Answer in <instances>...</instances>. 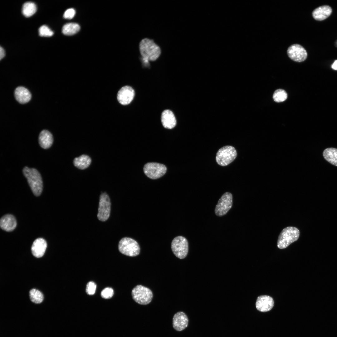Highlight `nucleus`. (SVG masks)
I'll use <instances>...</instances> for the list:
<instances>
[{
    "label": "nucleus",
    "mask_w": 337,
    "mask_h": 337,
    "mask_svg": "<svg viewBox=\"0 0 337 337\" xmlns=\"http://www.w3.org/2000/svg\"><path fill=\"white\" fill-rule=\"evenodd\" d=\"M139 48L141 55L146 62L156 60L161 53L160 47L153 40L148 38H144L140 42Z\"/></svg>",
    "instance_id": "obj_1"
},
{
    "label": "nucleus",
    "mask_w": 337,
    "mask_h": 337,
    "mask_svg": "<svg viewBox=\"0 0 337 337\" xmlns=\"http://www.w3.org/2000/svg\"><path fill=\"white\" fill-rule=\"evenodd\" d=\"M23 172L34 195L37 196L40 195L42 190L43 182L39 172L35 168L25 167L23 168Z\"/></svg>",
    "instance_id": "obj_2"
},
{
    "label": "nucleus",
    "mask_w": 337,
    "mask_h": 337,
    "mask_svg": "<svg viewBox=\"0 0 337 337\" xmlns=\"http://www.w3.org/2000/svg\"><path fill=\"white\" fill-rule=\"evenodd\" d=\"M300 233L299 230L295 227H288L284 228L278 236L277 242L278 247L280 249L286 248L298 239Z\"/></svg>",
    "instance_id": "obj_3"
},
{
    "label": "nucleus",
    "mask_w": 337,
    "mask_h": 337,
    "mask_svg": "<svg viewBox=\"0 0 337 337\" xmlns=\"http://www.w3.org/2000/svg\"><path fill=\"white\" fill-rule=\"evenodd\" d=\"M118 249L122 254L131 257L138 256L140 252V246L138 242L128 237H123L120 240Z\"/></svg>",
    "instance_id": "obj_4"
},
{
    "label": "nucleus",
    "mask_w": 337,
    "mask_h": 337,
    "mask_svg": "<svg viewBox=\"0 0 337 337\" xmlns=\"http://www.w3.org/2000/svg\"><path fill=\"white\" fill-rule=\"evenodd\" d=\"M235 148L230 145L222 147L217 151L216 155V161L219 165L225 166L232 162L237 156Z\"/></svg>",
    "instance_id": "obj_5"
},
{
    "label": "nucleus",
    "mask_w": 337,
    "mask_h": 337,
    "mask_svg": "<svg viewBox=\"0 0 337 337\" xmlns=\"http://www.w3.org/2000/svg\"><path fill=\"white\" fill-rule=\"evenodd\" d=\"M133 299L137 303L141 305H147L152 301L153 294L149 288L141 285L134 287L132 291Z\"/></svg>",
    "instance_id": "obj_6"
},
{
    "label": "nucleus",
    "mask_w": 337,
    "mask_h": 337,
    "mask_svg": "<svg viewBox=\"0 0 337 337\" xmlns=\"http://www.w3.org/2000/svg\"><path fill=\"white\" fill-rule=\"evenodd\" d=\"M171 248L173 252L177 257L183 259L187 256L188 251V240L183 236H177L173 240Z\"/></svg>",
    "instance_id": "obj_7"
},
{
    "label": "nucleus",
    "mask_w": 337,
    "mask_h": 337,
    "mask_svg": "<svg viewBox=\"0 0 337 337\" xmlns=\"http://www.w3.org/2000/svg\"><path fill=\"white\" fill-rule=\"evenodd\" d=\"M232 194L226 192L219 199L214 210L215 214L218 217L226 215L232 208L233 204Z\"/></svg>",
    "instance_id": "obj_8"
},
{
    "label": "nucleus",
    "mask_w": 337,
    "mask_h": 337,
    "mask_svg": "<svg viewBox=\"0 0 337 337\" xmlns=\"http://www.w3.org/2000/svg\"><path fill=\"white\" fill-rule=\"evenodd\" d=\"M97 217L100 221L104 222L109 218L111 203L108 195L106 193H102L100 195Z\"/></svg>",
    "instance_id": "obj_9"
},
{
    "label": "nucleus",
    "mask_w": 337,
    "mask_h": 337,
    "mask_svg": "<svg viewBox=\"0 0 337 337\" xmlns=\"http://www.w3.org/2000/svg\"><path fill=\"white\" fill-rule=\"evenodd\" d=\"M143 169L144 173L148 177L151 179H156L165 174L167 168L162 164L149 163L144 165Z\"/></svg>",
    "instance_id": "obj_10"
},
{
    "label": "nucleus",
    "mask_w": 337,
    "mask_h": 337,
    "mask_svg": "<svg viewBox=\"0 0 337 337\" xmlns=\"http://www.w3.org/2000/svg\"><path fill=\"white\" fill-rule=\"evenodd\" d=\"M287 53L291 59L297 62L304 61L307 56V52L305 49L298 44L291 45L287 49Z\"/></svg>",
    "instance_id": "obj_11"
},
{
    "label": "nucleus",
    "mask_w": 337,
    "mask_h": 337,
    "mask_svg": "<svg viewBox=\"0 0 337 337\" xmlns=\"http://www.w3.org/2000/svg\"><path fill=\"white\" fill-rule=\"evenodd\" d=\"M135 93L130 86H125L122 87L117 94V99L119 102L124 105L129 104L133 100Z\"/></svg>",
    "instance_id": "obj_12"
},
{
    "label": "nucleus",
    "mask_w": 337,
    "mask_h": 337,
    "mask_svg": "<svg viewBox=\"0 0 337 337\" xmlns=\"http://www.w3.org/2000/svg\"><path fill=\"white\" fill-rule=\"evenodd\" d=\"M274 305V301L272 298L266 295H261L256 300V306L258 311L266 312L271 310Z\"/></svg>",
    "instance_id": "obj_13"
},
{
    "label": "nucleus",
    "mask_w": 337,
    "mask_h": 337,
    "mask_svg": "<svg viewBox=\"0 0 337 337\" xmlns=\"http://www.w3.org/2000/svg\"><path fill=\"white\" fill-rule=\"evenodd\" d=\"M188 319L187 315L182 311L175 314L173 319V326L176 331H181L185 329L188 326Z\"/></svg>",
    "instance_id": "obj_14"
},
{
    "label": "nucleus",
    "mask_w": 337,
    "mask_h": 337,
    "mask_svg": "<svg viewBox=\"0 0 337 337\" xmlns=\"http://www.w3.org/2000/svg\"><path fill=\"white\" fill-rule=\"evenodd\" d=\"M46 241L42 238H38L33 242L32 247L31 251L33 255L37 258L42 256L47 247Z\"/></svg>",
    "instance_id": "obj_15"
},
{
    "label": "nucleus",
    "mask_w": 337,
    "mask_h": 337,
    "mask_svg": "<svg viewBox=\"0 0 337 337\" xmlns=\"http://www.w3.org/2000/svg\"><path fill=\"white\" fill-rule=\"evenodd\" d=\"M161 121L163 126L168 129L173 128L176 124V120L174 114L168 110H165L162 112Z\"/></svg>",
    "instance_id": "obj_16"
},
{
    "label": "nucleus",
    "mask_w": 337,
    "mask_h": 337,
    "mask_svg": "<svg viewBox=\"0 0 337 337\" xmlns=\"http://www.w3.org/2000/svg\"><path fill=\"white\" fill-rule=\"evenodd\" d=\"M17 225V222L14 216L6 214L2 217L0 220V226L3 230L7 232L12 231Z\"/></svg>",
    "instance_id": "obj_17"
},
{
    "label": "nucleus",
    "mask_w": 337,
    "mask_h": 337,
    "mask_svg": "<svg viewBox=\"0 0 337 337\" xmlns=\"http://www.w3.org/2000/svg\"><path fill=\"white\" fill-rule=\"evenodd\" d=\"M332 9L328 5H324L317 7L312 12V16L316 20H323L328 17L331 14Z\"/></svg>",
    "instance_id": "obj_18"
},
{
    "label": "nucleus",
    "mask_w": 337,
    "mask_h": 337,
    "mask_svg": "<svg viewBox=\"0 0 337 337\" xmlns=\"http://www.w3.org/2000/svg\"><path fill=\"white\" fill-rule=\"evenodd\" d=\"M15 96L16 100L21 104H25L29 102L31 98L30 91L22 86L17 87L15 90Z\"/></svg>",
    "instance_id": "obj_19"
},
{
    "label": "nucleus",
    "mask_w": 337,
    "mask_h": 337,
    "mask_svg": "<svg viewBox=\"0 0 337 337\" xmlns=\"http://www.w3.org/2000/svg\"><path fill=\"white\" fill-rule=\"evenodd\" d=\"M39 143L40 146L44 149H47L52 145L53 137L51 134L46 130H42L39 136Z\"/></svg>",
    "instance_id": "obj_20"
},
{
    "label": "nucleus",
    "mask_w": 337,
    "mask_h": 337,
    "mask_svg": "<svg viewBox=\"0 0 337 337\" xmlns=\"http://www.w3.org/2000/svg\"><path fill=\"white\" fill-rule=\"evenodd\" d=\"M323 155L326 161L331 164L337 166V149L327 148L323 151Z\"/></svg>",
    "instance_id": "obj_21"
},
{
    "label": "nucleus",
    "mask_w": 337,
    "mask_h": 337,
    "mask_svg": "<svg viewBox=\"0 0 337 337\" xmlns=\"http://www.w3.org/2000/svg\"><path fill=\"white\" fill-rule=\"evenodd\" d=\"M91 162V159L88 156L83 154L75 158L73 164L78 168L84 169L88 167Z\"/></svg>",
    "instance_id": "obj_22"
},
{
    "label": "nucleus",
    "mask_w": 337,
    "mask_h": 337,
    "mask_svg": "<svg viewBox=\"0 0 337 337\" xmlns=\"http://www.w3.org/2000/svg\"><path fill=\"white\" fill-rule=\"evenodd\" d=\"M80 27L79 24L75 23H69L64 25L62 28V32L66 35H72L77 33L80 30Z\"/></svg>",
    "instance_id": "obj_23"
},
{
    "label": "nucleus",
    "mask_w": 337,
    "mask_h": 337,
    "mask_svg": "<svg viewBox=\"0 0 337 337\" xmlns=\"http://www.w3.org/2000/svg\"><path fill=\"white\" fill-rule=\"evenodd\" d=\"M36 4L32 2H27L25 3L22 8V13L27 17H30L34 14L37 11Z\"/></svg>",
    "instance_id": "obj_24"
},
{
    "label": "nucleus",
    "mask_w": 337,
    "mask_h": 337,
    "mask_svg": "<svg viewBox=\"0 0 337 337\" xmlns=\"http://www.w3.org/2000/svg\"><path fill=\"white\" fill-rule=\"evenodd\" d=\"M29 296L31 301L36 304L41 303L44 299L43 294L39 291L35 289H32L30 291Z\"/></svg>",
    "instance_id": "obj_25"
},
{
    "label": "nucleus",
    "mask_w": 337,
    "mask_h": 337,
    "mask_svg": "<svg viewBox=\"0 0 337 337\" xmlns=\"http://www.w3.org/2000/svg\"><path fill=\"white\" fill-rule=\"evenodd\" d=\"M287 95L286 91L281 89L276 90L273 95L274 101L276 102H282L287 99Z\"/></svg>",
    "instance_id": "obj_26"
},
{
    "label": "nucleus",
    "mask_w": 337,
    "mask_h": 337,
    "mask_svg": "<svg viewBox=\"0 0 337 337\" xmlns=\"http://www.w3.org/2000/svg\"><path fill=\"white\" fill-rule=\"evenodd\" d=\"M39 35L42 37H48L52 36L53 32L47 26L43 25L39 29Z\"/></svg>",
    "instance_id": "obj_27"
},
{
    "label": "nucleus",
    "mask_w": 337,
    "mask_h": 337,
    "mask_svg": "<svg viewBox=\"0 0 337 337\" xmlns=\"http://www.w3.org/2000/svg\"><path fill=\"white\" fill-rule=\"evenodd\" d=\"M114 295V291L110 287H106L101 292V296L104 299H109L111 298Z\"/></svg>",
    "instance_id": "obj_28"
},
{
    "label": "nucleus",
    "mask_w": 337,
    "mask_h": 337,
    "mask_svg": "<svg viewBox=\"0 0 337 337\" xmlns=\"http://www.w3.org/2000/svg\"><path fill=\"white\" fill-rule=\"evenodd\" d=\"M96 287V285L94 282L90 281L86 285V292L89 295H93L95 293Z\"/></svg>",
    "instance_id": "obj_29"
},
{
    "label": "nucleus",
    "mask_w": 337,
    "mask_h": 337,
    "mask_svg": "<svg viewBox=\"0 0 337 337\" xmlns=\"http://www.w3.org/2000/svg\"><path fill=\"white\" fill-rule=\"evenodd\" d=\"M75 13L76 11L73 8H69L63 14V17L66 19H71L74 17Z\"/></svg>",
    "instance_id": "obj_30"
},
{
    "label": "nucleus",
    "mask_w": 337,
    "mask_h": 337,
    "mask_svg": "<svg viewBox=\"0 0 337 337\" xmlns=\"http://www.w3.org/2000/svg\"><path fill=\"white\" fill-rule=\"evenodd\" d=\"M5 56V52L4 49L1 47L0 48V59L1 60Z\"/></svg>",
    "instance_id": "obj_31"
},
{
    "label": "nucleus",
    "mask_w": 337,
    "mask_h": 337,
    "mask_svg": "<svg viewBox=\"0 0 337 337\" xmlns=\"http://www.w3.org/2000/svg\"><path fill=\"white\" fill-rule=\"evenodd\" d=\"M331 68L334 70H337V60H335L332 65Z\"/></svg>",
    "instance_id": "obj_32"
},
{
    "label": "nucleus",
    "mask_w": 337,
    "mask_h": 337,
    "mask_svg": "<svg viewBox=\"0 0 337 337\" xmlns=\"http://www.w3.org/2000/svg\"><path fill=\"white\" fill-rule=\"evenodd\" d=\"M335 45H336V46L337 47V41L335 42Z\"/></svg>",
    "instance_id": "obj_33"
}]
</instances>
